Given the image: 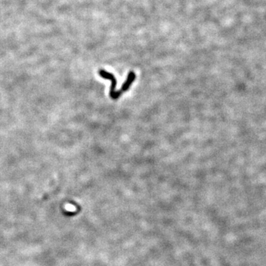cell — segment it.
<instances>
[{
	"label": "cell",
	"instance_id": "cell-1",
	"mask_svg": "<svg viewBox=\"0 0 266 266\" xmlns=\"http://www.w3.org/2000/svg\"><path fill=\"white\" fill-rule=\"evenodd\" d=\"M99 74L100 76H101L103 78H105V79H109L111 81V87H110V91H109V95L111 97V99H114L115 97V87H116V84H117V81H116V78L113 74L107 72L104 69H99Z\"/></svg>",
	"mask_w": 266,
	"mask_h": 266
},
{
	"label": "cell",
	"instance_id": "cell-2",
	"mask_svg": "<svg viewBox=\"0 0 266 266\" xmlns=\"http://www.w3.org/2000/svg\"><path fill=\"white\" fill-rule=\"evenodd\" d=\"M135 74L134 72L131 71L129 72V74H128V76H127V78L126 80V81L123 83V84L122 85L121 88V90L122 92H126L128 89L129 88V87L131 86V84H132V82L134 81V80L135 79Z\"/></svg>",
	"mask_w": 266,
	"mask_h": 266
}]
</instances>
